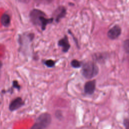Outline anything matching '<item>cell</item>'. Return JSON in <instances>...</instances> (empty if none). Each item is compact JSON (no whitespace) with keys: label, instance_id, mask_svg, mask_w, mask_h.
Segmentation results:
<instances>
[{"label":"cell","instance_id":"obj_1","mask_svg":"<svg viewBox=\"0 0 129 129\" xmlns=\"http://www.w3.org/2000/svg\"><path fill=\"white\" fill-rule=\"evenodd\" d=\"M29 18L32 24L40 27L42 31H44L47 25L53 21V18H47L45 14L38 9L32 10L29 14Z\"/></svg>","mask_w":129,"mask_h":129},{"label":"cell","instance_id":"obj_2","mask_svg":"<svg viewBox=\"0 0 129 129\" xmlns=\"http://www.w3.org/2000/svg\"><path fill=\"white\" fill-rule=\"evenodd\" d=\"M98 66L93 61L89 60L85 62L82 66L81 74L82 76L87 80H91L99 73Z\"/></svg>","mask_w":129,"mask_h":129},{"label":"cell","instance_id":"obj_3","mask_svg":"<svg viewBox=\"0 0 129 129\" xmlns=\"http://www.w3.org/2000/svg\"><path fill=\"white\" fill-rule=\"evenodd\" d=\"M52 117L50 113L43 112L40 114L36 119L32 129H43L47 128L51 123Z\"/></svg>","mask_w":129,"mask_h":129},{"label":"cell","instance_id":"obj_4","mask_svg":"<svg viewBox=\"0 0 129 129\" xmlns=\"http://www.w3.org/2000/svg\"><path fill=\"white\" fill-rule=\"evenodd\" d=\"M35 37L34 33H27L19 35L18 42L20 45L21 52H25L27 50L29 44L33 41Z\"/></svg>","mask_w":129,"mask_h":129},{"label":"cell","instance_id":"obj_5","mask_svg":"<svg viewBox=\"0 0 129 129\" xmlns=\"http://www.w3.org/2000/svg\"><path fill=\"white\" fill-rule=\"evenodd\" d=\"M25 105V101L21 97H17L13 99L9 105V110L11 111H14L18 110Z\"/></svg>","mask_w":129,"mask_h":129},{"label":"cell","instance_id":"obj_6","mask_svg":"<svg viewBox=\"0 0 129 129\" xmlns=\"http://www.w3.org/2000/svg\"><path fill=\"white\" fill-rule=\"evenodd\" d=\"M96 81L95 79L86 82L84 86V92L86 95H92L96 89Z\"/></svg>","mask_w":129,"mask_h":129},{"label":"cell","instance_id":"obj_7","mask_svg":"<svg viewBox=\"0 0 129 129\" xmlns=\"http://www.w3.org/2000/svg\"><path fill=\"white\" fill-rule=\"evenodd\" d=\"M57 45L61 48V51L63 53H67L68 52L71 47V44L67 35H64L62 38L58 41Z\"/></svg>","mask_w":129,"mask_h":129},{"label":"cell","instance_id":"obj_8","mask_svg":"<svg viewBox=\"0 0 129 129\" xmlns=\"http://www.w3.org/2000/svg\"><path fill=\"white\" fill-rule=\"evenodd\" d=\"M121 31L120 27L118 25H115L108 30L107 35L109 39L114 40L119 37L121 34Z\"/></svg>","mask_w":129,"mask_h":129},{"label":"cell","instance_id":"obj_9","mask_svg":"<svg viewBox=\"0 0 129 129\" xmlns=\"http://www.w3.org/2000/svg\"><path fill=\"white\" fill-rule=\"evenodd\" d=\"M66 15V10L63 7H60L57 10H56L54 13L55 21L56 23H58L61 19L63 18Z\"/></svg>","mask_w":129,"mask_h":129},{"label":"cell","instance_id":"obj_10","mask_svg":"<svg viewBox=\"0 0 129 129\" xmlns=\"http://www.w3.org/2000/svg\"><path fill=\"white\" fill-rule=\"evenodd\" d=\"M1 24L5 27H8L11 24V18L7 14H3L1 17Z\"/></svg>","mask_w":129,"mask_h":129},{"label":"cell","instance_id":"obj_11","mask_svg":"<svg viewBox=\"0 0 129 129\" xmlns=\"http://www.w3.org/2000/svg\"><path fill=\"white\" fill-rule=\"evenodd\" d=\"M42 62L44 65H45L46 67L49 68H52L54 67L56 63V61L51 59L43 60Z\"/></svg>","mask_w":129,"mask_h":129},{"label":"cell","instance_id":"obj_12","mask_svg":"<svg viewBox=\"0 0 129 129\" xmlns=\"http://www.w3.org/2000/svg\"><path fill=\"white\" fill-rule=\"evenodd\" d=\"M71 66L74 69H79L82 67V62L78 59H74L71 61Z\"/></svg>","mask_w":129,"mask_h":129},{"label":"cell","instance_id":"obj_13","mask_svg":"<svg viewBox=\"0 0 129 129\" xmlns=\"http://www.w3.org/2000/svg\"><path fill=\"white\" fill-rule=\"evenodd\" d=\"M11 88L13 89H16L18 91H20L21 89V86L19 85L18 81L17 80H15L12 82V86Z\"/></svg>","mask_w":129,"mask_h":129},{"label":"cell","instance_id":"obj_14","mask_svg":"<svg viewBox=\"0 0 129 129\" xmlns=\"http://www.w3.org/2000/svg\"><path fill=\"white\" fill-rule=\"evenodd\" d=\"M68 33L72 36V38H73V40H74V42H75V44H76V46L78 47V49H80V46H79V43H78V41L77 38L76 37H75V36L72 33V32L70 30H68Z\"/></svg>","mask_w":129,"mask_h":129},{"label":"cell","instance_id":"obj_15","mask_svg":"<svg viewBox=\"0 0 129 129\" xmlns=\"http://www.w3.org/2000/svg\"><path fill=\"white\" fill-rule=\"evenodd\" d=\"M123 48L126 53L129 54V40H126L123 42Z\"/></svg>","mask_w":129,"mask_h":129},{"label":"cell","instance_id":"obj_16","mask_svg":"<svg viewBox=\"0 0 129 129\" xmlns=\"http://www.w3.org/2000/svg\"><path fill=\"white\" fill-rule=\"evenodd\" d=\"M124 124L126 128H129V120H124Z\"/></svg>","mask_w":129,"mask_h":129}]
</instances>
